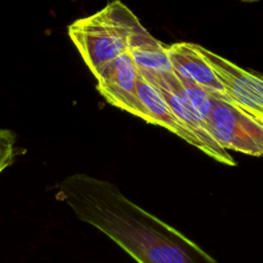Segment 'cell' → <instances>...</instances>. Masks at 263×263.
Here are the masks:
<instances>
[{"instance_id": "cell-8", "label": "cell", "mask_w": 263, "mask_h": 263, "mask_svg": "<svg viewBox=\"0 0 263 263\" xmlns=\"http://www.w3.org/2000/svg\"><path fill=\"white\" fill-rule=\"evenodd\" d=\"M129 52L139 74L149 83L173 72L166 46L156 40L137 20L127 40Z\"/></svg>"}, {"instance_id": "cell-7", "label": "cell", "mask_w": 263, "mask_h": 263, "mask_svg": "<svg viewBox=\"0 0 263 263\" xmlns=\"http://www.w3.org/2000/svg\"><path fill=\"white\" fill-rule=\"evenodd\" d=\"M166 52L172 69L177 76L189 81L203 91L221 97L234 105L225 93L208 63L197 51L195 43H173L166 46Z\"/></svg>"}, {"instance_id": "cell-1", "label": "cell", "mask_w": 263, "mask_h": 263, "mask_svg": "<svg viewBox=\"0 0 263 263\" xmlns=\"http://www.w3.org/2000/svg\"><path fill=\"white\" fill-rule=\"evenodd\" d=\"M58 197L82 222L97 228L137 263H219L182 232L124 196L114 184L74 174Z\"/></svg>"}, {"instance_id": "cell-3", "label": "cell", "mask_w": 263, "mask_h": 263, "mask_svg": "<svg viewBox=\"0 0 263 263\" xmlns=\"http://www.w3.org/2000/svg\"><path fill=\"white\" fill-rule=\"evenodd\" d=\"M201 118L212 136L225 150L231 149L253 156L263 152V120L213 93Z\"/></svg>"}, {"instance_id": "cell-9", "label": "cell", "mask_w": 263, "mask_h": 263, "mask_svg": "<svg viewBox=\"0 0 263 263\" xmlns=\"http://www.w3.org/2000/svg\"><path fill=\"white\" fill-rule=\"evenodd\" d=\"M137 92L144 111L148 117V123L157 124L176 134L187 143L203 151L199 141L176 116L171 107L164 101L160 92L140 74L137 83Z\"/></svg>"}, {"instance_id": "cell-4", "label": "cell", "mask_w": 263, "mask_h": 263, "mask_svg": "<svg viewBox=\"0 0 263 263\" xmlns=\"http://www.w3.org/2000/svg\"><path fill=\"white\" fill-rule=\"evenodd\" d=\"M196 49L208 63L225 93L237 107L263 120V81L232 62L196 44Z\"/></svg>"}, {"instance_id": "cell-10", "label": "cell", "mask_w": 263, "mask_h": 263, "mask_svg": "<svg viewBox=\"0 0 263 263\" xmlns=\"http://www.w3.org/2000/svg\"><path fill=\"white\" fill-rule=\"evenodd\" d=\"M15 134L6 128H0V174L10 166L15 157Z\"/></svg>"}, {"instance_id": "cell-2", "label": "cell", "mask_w": 263, "mask_h": 263, "mask_svg": "<svg viewBox=\"0 0 263 263\" xmlns=\"http://www.w3.org/2000/svg\"><path fill=\"white\" fill-rule=\"evenodd\" d=\"M137 20L126 5L115 0L68 27L72 42L93 76L127 51L128 35Z\"/></svg>"}, {"instance_id": "cell-5", "label": "cell", "mask_w": 263, "mask_h": 263, "mask_svg": "<svg viewBox=\"0 0 263 263\" xmlns=\"http://www.w3.org/2000/svg\"><path fill=\"white\" fill-rule=\"evenodd\" d=\"M95 77L97 89L108 103L148 122L137 92L139 71L128 51L108 63Z\"/></svg>"}, {"instance_id": "cell-6", "label": "cell", "mask_w": 263, "mask_h": 263, "mask_svg": "<svg viewBox=\"0 0 263 263\" xmlns=\"http://www.w3.org/2000/svg\"><path fill=\"white\" fill-rule=\"evenodd\" d=\"M155 88L160 92L176 116L199 141L206 155L227 165L236 164L229 152L222 148L212 136L203 119L188 104L181 79L176 73L167 78L162 86Z\"/></svg>"}]
</instances>
